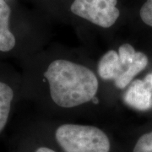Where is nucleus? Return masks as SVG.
I'll return each mask as SVG.
<instances>
[{"mask_svg": "<svg viewBox=\"0 0 152 152\" xmlns=\"http://www.w3.org/2000/svg\"><path fill=\"white\" fill-rule=\"evenodd\" d=\"M51 99L63 108L90 102L96 96L99 80L91 69L67 59L52 61L44 73Z\"/></svg>", "mask_w": 152, "mask_h": 152, "instance_id": "obj_1", "label": "nucleus"}, {"mask_svg": "<svg viewBox=\"0 0 152 152\" xmlns=\"http://www.w3.org/2000/svg\"><path fill=\"white\" fill-rule=\"evenodd\" d=\"M55 139L64 152H110L108 136L91 125L65 124L55 132Z\"/></svg>", "mask_w": 152, "mask_h": 152, "instance_id": "obj_2", "label": "nucleus"}, {"mask_svg": "<svg viewBox=\"0 0 152 152\" xmlns=\"http://www.w3.org/2000/svg\"><path fill=\"white\" fill-rule=\"evenodd\" d=\"M118 0H74L71 12L102 28H110L119 18Z\"/></svg>", "mask_w": 152, "mask_h": 152, "instance_id": "obj_3", "label": "nucleus"}, {"mask_svg": "<svg viewBox=\"0 0 152 152\" xmlns=\"http://www.w3.org/2000/svg\"><path fill=\"white\" fill-rule=\"evenodd\" d=\"M120 70L118 76L114 80L118 89L123 90L129 86L134 77L144 70L149 64L148 57L142 52L136 51L129 43H124L118 48Z\"/></svg>", "mask_w": 152, "mask_h": 152, "instance_id": "obj_4", "label": "nucleus"}, {"mask_svg": "<svg viewBox=\"0 0 152 152\" xmlns=\"http://www.w3.org/2000/svg\"><path fill=\"white\" fill-rule=\"evenodd\" d=\"M129 107L139 111H146L152 107V91L144 80H133L124 96Z\"/></svg>", "mask_w": 152, "mask_h": 152, "instance_id": "obj_5", "label": "nucleus"}, {"mask_svg": "<svg viewBox=\"0 0 152 152\" xmlns=\"http://www.w3.org/2000/svg\"><path fill=\"white\" fill-rule=\"evenodd\" d=\"M11 10L4 0H0V52H10L15 47L16 39L10 30Z\"/></svg>", "mask_w": 152, "mask_h": 152, "instance_id": "obj_6", "label": "nucleus"}, {"mask_svg": "<svg viewBox=\"0 0 152 152\" xmlns=\"http://www.w3.org/2000/svg\"><path fill=\"white\" fill-rule=\"evenodd\" d=\"M119 70V57L118 52L115 50H109L99 60L98 75L103 80L114 81L118 76Z\"/></svg>", "mask_w": 152, "mask_h": 152, "instance_id": "obj_7", "label": "nucleus"}, {"mask_svg": "<svg viewBox=\"0 0 152 152\" xmlns=\"http://www.w3.org/2000/svg\"><path fill=\"white\" fill-rule=\"evenodd\" d=\"M14 91L9 85L0 81V133L5 128L10 113Z\"/></svg>", "mask_w": 152, "mask_h": 152, "instance_id": "obj_8", "label": "nucleus"}, {"mask_svg": "<svg viewBox=\"0 0 152 152\" xmlns=\"http://www.w3.org/2000/svg\"><path fill=\"white\" fill-rule=\"evenodd\" d=\"M134 152H152V131L140 137L134 145Z\"/></svg>", "mask_w": 152, "mask_h": 152, "instance_id": "obj_9", "label": "nucleus"}, {"mask_svg": "<svg viewBox=\"0 0 152 152\" xmlns=\"http://www.w3.org/2000/svg\"><path fill=\"white\" fill-rule=\"evenodd\" d=\"M140 15L142 21L152 27V0H146V2L142 5Z\"/></svg>", "mask_w": 152, "mask_h": 152, "instance_id": "obj_10", "label": "nucleus"}, {"mask_svg": "<svg viewBox=\"0 0 152 152\" xmlns=\"http://www.w3.org/2000/svg\"><path fill=\"white\" fill-rule=\"evenodd\" d=\"M143 80L145 81V83L148 86V87L152 91V72L151 73H150V74H148V75L145 77V79H144Z\"/></svg>", "mask_w": 152, "mask_h": 152, "instance_id": "obj_11", "label": "nucleus"}, {"mask_svg": "<svg viewBox=\"0 0 152 152\" xmlns=\"http://www.w3.org/2000/svg\"><path fill=\"white\" fill-rule=\"evenodd\" d=\"M35 152H56L53 150H52V149H50L48 147H39L37 148V150H36V151Z\"/></svg>", "mask_w": 152, "mask_h": 152, "instance_id": "obj_12", "label": "nucleus"}]
</instances>
